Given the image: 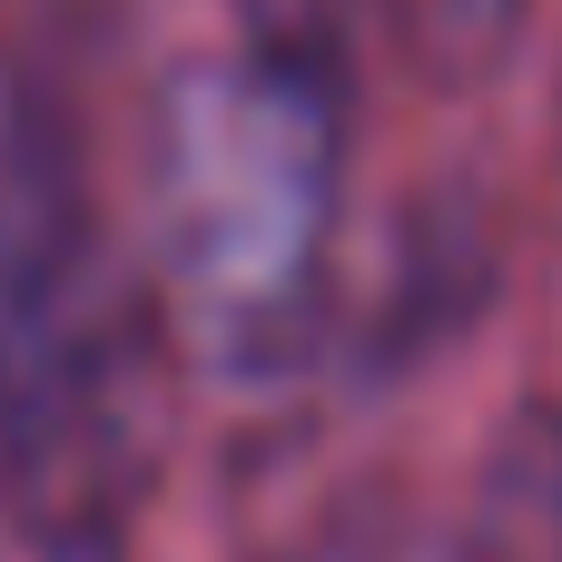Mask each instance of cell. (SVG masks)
Here are the masks:
<instances>
[{"label": "cell", "instance_id": "obj_2", "mask_svg": "<svg viewBox=\"0 0 562 562\" xmlns=\"http://www.w3.org/2000/svg\"><path fill=\"white\" fill-rule=\"evenodd\" d=\"M178 435V346L79 109L0 69V504L128 533Z\"/></svg>", "mask_w": 562, "mask_h": 562}, {"label": "cell", "instance_id": "obj_3", "mask_svg": "<svg viewBox=\"0 0 562 562\" xmlns=\"http://www.w3.org/2000/svg\"><path fill=\"white\" fill-rule=\"evenodd\" d=\"M464 562H562V405H524L484 445Z\"/></svg>", "mask_w": 562, "mask_h": 562}, {"label": "cell", "instance_id": "obj_1", "mask_svg": "<svg viewBox=\"0 0 562 562\" xmlns=\"http://www.w3.org/2000/svg\"><path fill=\"white\" fill-rule=\"evenodd\" d=\"M138 257L178 346L227 395L286 385L346 316L356 20L346 0H217L148 99Z\"/></svg>", "mask_w": 562, "mask_h": 562}, {"label": "cell", "instance_id": "obj_4", "mask_svg": "<svg viewBox=\"0 0 562 562\" xmlns=\"http://www.w3.org/2000/svg\"><path fill=\"white\" fill-rule=\"evenodd\" d=\"M395 10H405V49H415L445 89L494 79V69L514 59L524 20H533V0H395Z\"/></svg>", "mask_w": 562, "mask_h": 562}, {"label": "cell", "instance_id": "obj_5", "mask_svg": "<svg viewBox=\"0 0 562 562\" xmlns=\"http://www.w3.org/2000/svg\"><path fill=\"white\" fill-rule=\"evenodd\" d=\"M0 562H128V533H99V524H10Z\"/></svg>", "mask_w": 562, "mask_h": 562}, {"label": "cell", "instance_id": "obj_6", "mask_svg": "<svg viewBox=\"0 0 562 562\" xmlns=\"http://www.w3.org/2000/svg\"><path fill=\"white\" fill-rule=\"evenodd\" d=\"M553 207H562V168H553Z\"/></svg>", "mask_w": 562, "mask_h": 562}]
</instances>
